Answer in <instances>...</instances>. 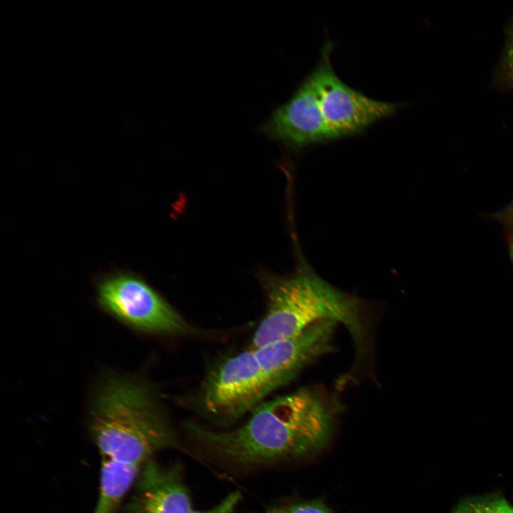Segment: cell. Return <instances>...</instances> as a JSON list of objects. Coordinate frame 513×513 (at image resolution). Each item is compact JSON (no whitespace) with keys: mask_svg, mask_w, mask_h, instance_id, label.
I'll return each mask as SVG.
<instances>
[{"mask_svg":"<svg viewBox=\"0 0 513 513\" xmlns=\"http://www.w3.org/2000/svg\"><path fill=\"white\" fill-rule=\"evenodd\" d=\"M339 404L319 388L303 387L263 401L238 428L216 431L189 423L195 440L212 454L244 465L314 454L330 441Z\"/></svg>","mask_w":513,"mask_h":513,"instance_id":"cell-1","label":"cell"},{"mask_svg":"<svg viewBox=\"0 0 513 513\" xmlns=\"http://www.w3.org/2000/svg\"><path fill=\"white\" fill-rule=\"evenodd\" d=\"M86 425L102 460L142 467L177 445L155 388L141 376L103 372L90 395Z\"/></svg>","mask_w":513,"mask_h":513,"instance_id":"cell-2","label":"cell"},{"mask_svg":"<svg viewBox=\"0 0 513 513\" xmlns=\"http://www.w3.org/2000/svg\"><path fill=\"white\" fill-rule=\"evenodd\" d=\"M266 311L249 348L293 336L321 321L341 323L351 335L358 358L367 350L365 309L360 299L336 289L309 269L285 278L266 279Z\"/></svg>","mask_w":513,"mask_h":513,"instance_id":"cell-3","label":"cell"},{"mask_svg":"<svg viewBox=\"0 0 513 513\" xmlns=\"http://www.w3.org/2000/svg\"><path fill=\"white\" fill-rule=\"evenodd\" d=\"M99 308L130 330L150 336L184 334L190 326L172 306L136 274L116 272L97 282Z\"/></svg>","mask_w":513,"mask_h":513,"instance_id":"cell-4","label":"cell"},{"mask_svg":"<svg viewBox=\"0 0 513 513\" xmlns=\"http://www.w3.org/2000/svg\"><path fill=\"white\" fill-rule=\"evenodd\" d=\"M274 390L253 350L220 361L205 378L199 397L201 410L216 422H234L251 413Z\"/></svg>","mask_w":513,"mask_h":513,"instance_id":"cell-5","label":"cell"},{"mask_svg":"<svg viewBox=\"0 0 513 513\" xmlns=\"http://www.w3.org/2000/svg\"><path fill=\"white\" fill-rule=\"evenodd\" d=\"M331 47L327 42L320 63L311 75L326 123L337 138L363 131L377 120L393 114L399 105L372 99L345 84L331 67Z\"/></svg>","mask_w":513,"mask_h":513,"instance_id":"cell-6","label":"cell"},{"mask_svg":"<svg viewBox=\"0 0 513 513\" xmlns=\"http://www.w3.org/2000/svg\"><path fill=\"white\" fill-rule=\"evenodd\" d=\"M337 325L332 321H321L297 335L253 350L274 390L333 350Z\"/></svg>","mask_w":513,"mask_h":513,"instance_id":"cell-7","label":"cell"},{"mask_svg":"<svg viewBox=\"0 0 513 513\" xmlns=\"http://www.w3.org/2000/svg\"><path fill=\"white\" fill-rule=\"evenodd\" d=\"M261 130L294 148L335 138L323 115L311 74L288 102L274 111Z\"/></svg>","mask_w":513,"mask_h":513,"instance_id":"cell-8","label":"cell"},{"mask_svg":"<svg viewBox=\"0 0 513 513\" xmlns=\"http://www.w3.org/2000/svg\"><path fill=\"white\" fill-rule=\"evenodd\" d=\"M125 513H190V497L177 465L163 467L152 459L140 469Z\"/></svg>","mask_w":513,"mask_h":513,"instance_id":"cell-9","label":"cell"},{"mask_svg":"<svg viewBox=\"0 0 513 513\" xmlns=\"http://www.w3.org/2000/svg\"><path fill=\"white\" fill-rule=\"evenodd\" d=\"M141 468L102 460L99 496L93 513H117Z\"/></svg>","mask_w":513,"mask_h":513,"instance_id":"cell-10","label":"cell"},{"mask_svg":"<svg viewBox=\"0 0 513 513\" xmlns=\"http://www.w3.org/2000/svg\"><path fill=\"white\" fill-rule=\"evenodd\" d=\"M450 513H513V506L502 494L494 492L466 498Z\"/></svg>","mask_w":513,"mask_h":513,"instance_id":"cell-11","label":"cell"},{"mask_svg":"<svg viewBox=\"0 0 513 513\" xmlns=\"http://www.w3.org/2000/svg\"><path fill=\"white\" fill-rule=\"evenodd\" d=\"M261 513H336L323 502L310 500L274 507Z\"/></svg>","mask_w":513,"mask_h":513,"instance_id":"cell-12","label":"cell"},{"mask_svg":"<svg viewBox=\"0 0 513 513\" xmlns=\"http://www.w3.org/2000/svg\"><path fill=\"white\" fill-rule=\"evenodd\" d=\"M500 68L503 78L513 86V16L506 32V42Z\"/></svg>","mask_w":513,"mask_h":513,"instance_id":"cell-13","label":"cell"},{"mask_svg":"<svg viewBox=\"0 0 513 513\" xmlns=\"http://www.w3.org/2000/svg\"><path fill=\"white\" fill-rule=\"evenodd\" d=\"M494 217L503 226L509 258L513 263V200L495 213Z\"/></svg>","mask_w":513,"mask_h":513,"instance_id":"cell-14","label":"cell"},{"mask_svg":"<svg viewBox=\"0 0 513 513\" xmlns=\"http://www.w3.org/2000/svg\"><path fill=\"white\" fill-rule=\"evenodd\" d=\"M240 499V493L239 492H233L226 496V497L217 505L209 509L204 511L192 510L190 513H234Z\"/></svg>","mask_w":513,"mask_h":513,"instance_id":"cell-15","label":"cell"}]
</instances>
